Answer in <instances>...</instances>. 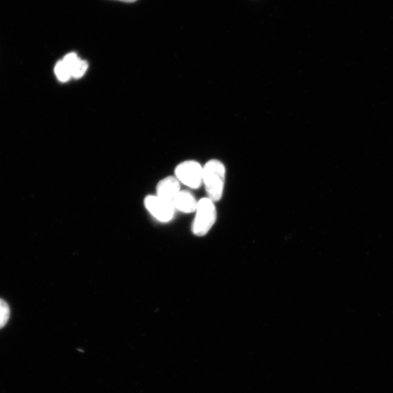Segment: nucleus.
Instances as JSON below:
<instances>
[{
  "label": "nucleus",
  "instance_id": "1",
  "mask_svg": "<svg viewBox=\"0 0 393 393\" xmlns=\"http://www.w3.org/2000/svg\"><path fill=\"white\" fill-rule=\"evenodd\" d=\"M226 175V166L220 160L211 159L204 165L203 185L207 193V198L214 203L222 199Z\"/></svg>",
  "mask_w": 393,
  "mask_h": 393
},
{
  "label": "nucleus",
  "instance_id": "2",
  "mask_svg": "<svg viewBox=\"0 0 393 393\" xmlns=\"http://www.w3.org/2000/svg\"><path fill=\"white\" fill-rule=\"evenodd\" d=\"M196 216L192 222V232L198 237H204L209 233L214 226L217 218L214 202L209 198L199 201Z\"/></svg>",
  "mask_w": 393,
  "mask_h": 393
},
{
  "label": "nucleus",
  "instance_id": "3",
  "mask_svg": "<svg viewBox=\"0 0 393 393\" xmlns=\"http://www.w3.org/2000/svg\"><path fill=\"white\" fill-rule=\"evenodd\" d=\"M204 165L199 161L187 160L179 163L175 170V176L186 187L198 189L203 185Z\"/></svg>",
  "mask_w": 393,
  "mask_h": 393
},
{
  "label": "nucleus",
  "instance_id": "4",
  "mask_svg": "<svg viewBox=\"0 0 393 393\" xmlns=\"http://www.w3.org/2000/svg\"><path fill=\"white\" fill-rule=\"evenodd\" d=\"M144 203L148 211L159 221L165 223L174 218L176 209L172 201L155 194L147 196Z\"/></svg>",
  "mask_w": 393,
  "mask_h": 393
},
{
  "label": "nucleus",
  "instance_id": "5",
  "mask_svg": "<svg viewBox=\"0 0 393 393\" xmlns=\"http://www.w3.org/2000/svg\"><path fill=\"white\" fill-rule=\"evenodd\" d=\"M181 191V183L175 176L166 177L157 184V195L161 199L174 201L177 195Z\"/></svg>",
  "mask_w": 393,
  "mask_h": 393
},
{
  "label": "nucleus",
  "instance_id": "6",
  "mask_svg": "<svg viewBox=\"0 0 393 393\" xmlns=\"http://www.w3.org/2000/svg\"><path fill=\"white\" fill-rule=\"evenodd\" d=\"M173 203L176 210L189 214L196 211L199 201H196L194 196L191 192L188 190H181L177 195Z\"/></svg>",
  "mask_w": 393,
  "mask_h": 393
},
{
  "label": "nucleus",
  "instance_id": "7",
  "mask_svg": "<svg viewBox=\"0 0 393 393\" xmlns=\"http://www.w3.org/2000/svg\"><path fill=\"white\" fill-rule=\"evenodd\" d=\"M56 78L61 82H67L72 79V72L62 60L57 62L54 67Z\"/></svg>",
  "mask_w": 393,
  "mask_h": 393
},
{
  "label": "nucleus",
  "instance_id": "8",
  "mask_svg": "<svg viewBox=\"0 0 393 393\" xmlns=\"http://www.w3.org/2000/svg\"><path fill=\"white\" fill-rule=\"evenodd\" d=\"M89 68V65L87 61L79 58L77 64L72 70V75L73 79H80L86 75Z\"/></svg>",
  "mask_w": 393,
  "mask_h": 393
},
{
  "label": "nucleus",
  "instance_id": "9",
  "mask_svg": "<svg viewBox=\"0 0 393 393\" xmlns=\"http://www.w3.org/2000/svg\"><path fill=\"white\" fill-rule=\"evenodd\" d=\"M10 318V307L7 302L0 299V328H4Z\"/></svg>",
  "mask_w": 393,
  "mask_h": 393
},
{
  "label": "nucleus",
  "instance_id": "10",
  "mask_svg": "<svg viewBox=\"0 0 393 393\" xmlns=\"http://www.w3.org/2000/svg\"><path fill=\"white\" fill-rule=\"evenodd\" d=\"M118 1H121L123 3H134L137 1V0H118Z\"/></svg>",
  "mask_w": 393,
  "mask_h": 393
}]
</instances>
